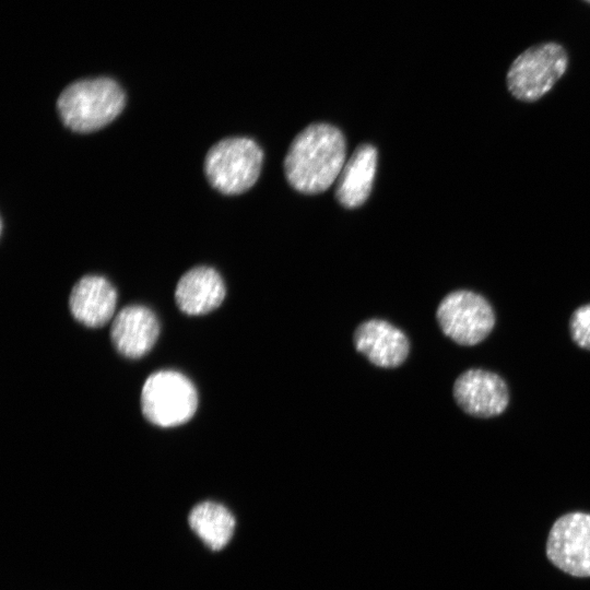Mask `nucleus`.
Instances as JSON below:
<instances>
[{
    "instance_id": "obj_11",
    "label": "nucleus",
    "mask_w": 590,
    "mask_h": 590,
    "mask_svg": "<svg viewBox=\"0 0 590 590\" xmlns=\"http://www.w3.org/2000/svg\"><path fill=\"white\" fill-rule=\"evenodd\" d=\"M117 293L111 283L101 275H85L73 286L69 297L72 316L82 324L99 328L115 314Z\"/></svg>"
},
{
    "instance_id": "obj_4",
    "label": "nucleus",
    "mask_w": 590,
    "mask_h": 590,
    "mask_svg": "<svg viewBox=\"0 0 590 590\" xmlns=\"http://www.w3.org/2000/svg\"><path fill=\"white\" fill-rule=\"evenodd\" d=\"M198 406L193 384L174 370L153 373L141 391V409L148 421L160 427H173L188 422Z\"/></svg>"
},
{
    "instance_id": "obj_2",
    "label": "nucleus",
    "mask_w": 590,
    "mask_h": 590,
    "mask_svg": "<svg viewBox=\"0 0 590 590\" xmlns=\"http://www.w3.org/2000/svg\"><path fill=\"white\" fill-rule=\"evenodd\" d=\"M126 96L109 78L85 79L69 84L57 99V110L66 127L74 132H92L110 123L123 109Z\"/></svg>"
},
{
    "instance_id": "obj_6",
    "label": "nucleus",
    "mask_w": 590,
    "mask_h": 590,
    "mask_svg": "<svg viewBox=\"0 0 590 590\" xmlns=\"http://www.w3.org/2000/svg\"><path fill=\"white\" fill-rule=\"evenodd\" d=\"M444 334L460 345H475L483 341L495 326V314L480 294L458 290L447 294L436 311Z\"/></svg>"
},
{
    "instance_id": "obj_7",
    "label": "nucleus",
    "mask_w": 590,
    "mask_h": 590,
    "mask_svg": "<svg viewBox=\"0 0 590 590\" xmlns=\"http://www.w3.org/2000/svg\"><path fill=\"white\" fill-rule=\"evenodd\" d=\"M548 560L574 577H590V514L574 511L560 516L546 541Z\"/></svg>"
},
{
    "instance_id": "obj_16",
    "label": "nucleus",
    "mask_w": 590,
    "mask_h": 590,
    "mask_svg": "<svg viewBox=\"0 0 590 590\" xmlns=\"http://www.w3.org/2000/svg\"><path fill=\"white\" fill-rule=\"evenodd\" d=\"M585 1H587V2H589V3H590V0H585Z\"/></svg>"
},
{
    "instance_id": "obj_3",
    "label": "nucleus",
    "mask_w": 590,
    "mask_h": 590,
    "mask_svg": "<svg viewBox=\"0 0 590 590\" xmlns=\"http://www.w3.org/2000/svg\"><path fill=\"white\" fill-rule=\"evenodd\" d=\"M262 161V150L253 140L245 137L225 138L208 151L204 173L217 191L239 194L256 184Z\"/></svg>"
},
{
    "instance_id": "obj_13",
    "label": "nucleus",
    "mask_w": 590,
    "mask_h": 590,
    "mask_svg": "<svg viewBox=\"0 0 590 590\" xmlns=\"http://www.w3.org/2000/svg\"><path fill=\"white\" fill-rule=\"evenodd\" d=\"M377 168V150L364 143L344 163L337 179L335 197L345 208L362 205L373 188Z\"/></svg>"
},
{
    "instance_id": "obj_10",
    "label": "nucleus",
    "mask_w": 590,
    "mask_h": 590,
    "mask_svg": "<svg viewBox=\"0 0 590 590\" xmlns=\"http://www.w3.org/2000/svg\"><path fill=\"white\" fill-rule=\"evenodd\" d=\"M160 323L155 314L141 305L122 308L113 319L110 338L115 349L128 358L145 355L155 344Z\"/></svg>"
},
{
    "instance_id": "obj_5",
    "label": "nucleus",
    "mask_w": 590,
    "mask_h": 590,
    "mask_svg": "<svg viewBox=\"0 0 590 590\" xmlns=\"http://www.w3.org/2000/svg\"><path fill=\"white\" fill-rule=\"evenodd\" d=\"M568 66L566 50L557 43L534 45L521 52L507 72L510 94L524 102L544 96L565 73Z\"/></svg>"
},
{
    "instance_id": "obj_14",
    "label": "nucleus",
    "mask_w": 590,
    "mask_h": 590,
    "mask_svg": "<svg viewBox=\"0 0 590 590\" xmlns=\"http://www.w3.org/2000/svg\"><path fill=\"white\" fill-rule=\"evenodd\" d=\"M190 528L211 550L219 551L231 541L236 526L233 514L222 504L202 502L188 516Z\"/></svg>"
},
{
    "instance_id": "obj_15",
    "label": "nucleus",
    "mask_w": 590,
    "mask_h": 590,
    "mask_svg": "<svg viewBox=\"0 0 590 590\" xmlns=\"http://www.w3.org/2000/svg\"><path fill=\"white\" fill-rule=\"evenodd\" d=\"M569 331L579 347L590 351V304L582 305L573 312Z\"/></svg>"
},
{
    "instance_id": "obj_1",
    "label": "nucleus",
    "mask_w": 590,
    "mask_h": 590,
    "mask_svg": "<svg viewBox=\"0 0 590 590\" xmlns=\"http://www.w3.org/2000/svg\"><path fill=\"white\" fill-rule=\"evenodd\" d=\"M345 158L342 132L328 123H312L292 141L284 160L285 176L295 190L320 193L338 179Z\"/></svg>"
},
{
    "instance_id": "obj_8",
    "label": "nucleus",
    "mask_w": 590,
    "mask_h": 590,
    "mask_svg": "<svg viewBox=\"0 0 590 590\" xmlns=\"http://www.w3.org/2000/svg\"><path fill=\"white\" fill-rule=\"evenodd\" d=\"M453 397L458 405L476 417L502 414L509 402L504 379L493 371L471 368L463 371L453 384Z\"/></svg>"
},
{
    "instance_id": "obj_12",
    "label": "nucleus",
    "mask_w": 590,
    "mask_h": 590,
    "mask_svg": "<svg viewBox=\"0 0 590 590\" xmlns=\"http://www.w3.org/2000/svg\"><path fill=\"white\" fill-rule=\"evenodd\" d=\"M225 294V284L219 272L211 267L198 266L179 279L175 300L182 312L199 316L217 308Z\"/></svg>"
},
{
    "instance_id": "obj_9",
    "label": "nucleus",
    "mask_w": 590,
    "mask_h": 590,
    "mask_svg": "<svg viewBox=\"0 0 590 590\" xmlns=\"http://www.w3.org/2000/svg\"><path fill=\"white\" fill-rule=\"evenodd\" d=\"M355 349L376 366L392 368L408 357L410 344L406 335L382 319L361 323L353 335Z\"/></svg>"
}]
</instances>
